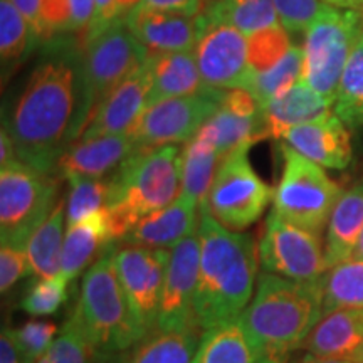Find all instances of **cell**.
I'll list each match as a JSON object with an SVG mask.
<instances>
[{
    "label": "cell",
    "instance_id": "obj_31",
    "mask_svg": "<svg viewBox=\"0 0 363 363\" xmlns=\"http://www.w3.org/2000/svg\"><path fill=\"white\" fill-rule=\"evenodd\" d=\"M303 67H305V52L299 45L293 44L289 51L284 54V57L274 66H271L269 69H249L239 88L252 93L262 106L272 98L279 96L286 89L299 83L303 79Z\"/></svg>",
    "mask_w": 363,
    "mask_h": 363
},
{
    "label": "cell",
    "instance_id": "obj_13",
    "mask_svg": "<svg viewBox=\"0 0 363 363\" xmlns=\"http://www.w3.org/2000/svg\"><path fill=\"white\" fill-rule=\"evenodd\" d=\"M170 252L167 249L118 246L115 264L143 335L157 331Z\"/></svg>",
    "mask_w": 363,
    "mask_h": 363
},
{
    "label": "cell",
    "instance_id": "obj_17",
    "mask_svg": "<svg viewBox=\"0 0 363 363\" xmlns=\"http://www.w3.org/2000/svg\"><path fill=\"white\" fill-rule=\"evenodd\" d=\"M281 140L299 155L306 157L323 169L343 170L352 163L350 131L335 113L310 123L294 126L286 131Z\"/></svg>",
    "mask_w": 363,
    "mask_h": 363
},
{
    "label": "cell",
    "instance_id": "obj_41",
    "mask_svg": "<svg viewBox=\"0 0 363 363\" xmlns=\"http://www.w3.org/2000/svg\"><path fill=\"white\" fill-rule=\"evenodd\" d=\"M71 4L69 0H43L40 2L39 29L34 35L33 48H43L59 35L69 34Z\"/></svg>",
    "mask_w": 363,
    "mask_h": 363
},
{
    "label": "cell",
    "instance_id": "obj_52",
    "mask_svg": "<svg viewBox=\"0 0 363 363\" xmlns=\"http://www.w3.org/2000/svg\"><path fill=\"white\" fill-rule=\"evenodd\" d=\"M294 363H353V362L338 360V358H318V357L310 355V353H306L305 357H301L298 362H294Z\"/></svg>",
    "mask_w": 363,
    "mask_h": 363
},
{
    "label": "cell",
    "instance_id": "obj_20",
    "mask_svg": "<svg viewBox=\"0 0 363 363\" xmlns=\"http://www.w3.org/2000/svg\"><path fill=\"white\" fill-rule=\"evenodd\" d=\"M201 207L184 195L169 207L153 212L136 224L120 246H138L148 249H174L177 244L199 230Z\"/></svg>",
    "mask_w": 363,
    "mask_h": 363
},
{
    "label": "cell",
    "instance_id": "obj_24",
    "mask_svg": "<svg viewBox=\"0 0 363 363\" xmlns=\"http://www.w3.org/2000/svg\"><path fill=\"white\" fill-rule=\"evenodd\" d=\"M363 345V308H342L326 313L301 348L318 358L350 360Z\"/></svg>",
    "mask_w": 363,
    "mask_h": 363
},
{
    "label": "cell",
    "instance_id": "obj_1",
    "mask_svg": "<svg viewBox=\"0 0 363 363\" xmlns=\"http://www.w3.org/2000/svg\"><path fill=\"white\" fill-rule=\"evenodd\" d=\"M93 113L84 71L83 40L65 35L43 45V54L4 115L21 162L56 174L61 157L83 135Z\"/></svg>",
    "mask_w": 363,
    "mask_h": 363
},
{
    "label": "cell",
    "instance_id": "obj_44",
    "mask_svg": "<svg viewBox=\"0 0 363 363\" xmlns=\"http://www.w3.org/2000/svg\"><path fill=\"white\" fill-rule=\"evenodd\" d=\"M211 0H142L140 6L162 12L184 13L189 17H199L206 11Z\"/></svg>",
    "mask_w": 363,
    "mask_h": 363
},
{
    "label": "cell",
    "instance_id": "obj_27",
    "mask_svg": "<svg viewBox=\"0 0 363 363\" xmlns=\"http://www.w3.org/2000/svg\"><path fill=\"white\" fill-rule=\"evenodd\" d=\"M66 229V202L59 201L52 214L39 225L27 242L30 274H34L35 279L54 278L61 272Z\"/></svg>",
    "mask_w": 363,
    "mask_h": 363
},
{
    "label": "cell",
    "instance_id": "obj_46",
    "mask_svg": "<svg viewBox=\"0 0 363 363\" xmlns=\"http://www.w3.org/2000/svg\"><path fill=\"white\" fill-rule=\"evenodd\" d=\"M120 19L121 17L120 13H118L116 0H94V17H93V22H91L88 33L101 29V27Z\"/></svg>",
    "mask_w": 363,
    "mask_h": 363
},
{
    "label": "cell",
    "instance_id": "obj_29",
    "mask_svg": "<svg viewBox=\"0 0 363 363\" xmlns=\"http://www.w3.org/2000/svg\"><path fill=\"white\" fill-rule=\"evenodd\" d=\"M197 135L211 143L222 158L244 142L264 140L261 115L244 116L225 106H219Z\"/></svg>",
    "mask_w": 363,
    "mask_h": 363
},
{
    "label": "cell",
    "instance_id": "obj_18",
    "mask_svg": "<svg viewBox=\"0 0 363 363\" xmlns=\"http://www.w3.org/2000/svg\"><path fill=\"white\" fill-rule=\"evenodd\" d=\"M125 22L150 56L192 51L199 39V17L184 13L136 6L125 17Z\"/></svg>",
    "mask_w": 363,
    "mask_h": 363
},
{
    "label": "cell",
    "instance_id": "obj_11",
    "mask_svg": "<svg viewBox=\"0 0 363 363\" xmlns=\"http://www.w3.org/2000/svg\"><path fill=\"white\" fill-rule=\"evenodd\" d=\"M259 264L264 272L294 281H316L328 271L321 235L283 219L267 216L259 240Z\"/></svg>",
    "mask_w": 363,
    "mask_h": 363
},
{
    "label": "cell",
    "instance_id": "obj_43",
    "mask_svg": "<svg viewBox=\"0 0 363 363\" xmlns=\"http://www.w3.org/2000/svg\"><path fill=\"white\" fill-rule=\"evenodd\" d=\"M30 274L27 247L0 244V291H11L17 281Z\"/></svg>",
    "mask_w": 363,
    "mask_h": 363
},
{
    "label": "cell",
    "instance_id": "obj_55",
    "mask_svg": "<svg viewBox=\"0 0 363 363\" xmlns=\"http://www.w3.org/2000/svg\"><path fill=\"white\" fill-rule=\"evenodd\" d=\"M38 363H51V362H48V360H44V358H40Z\"/></svg>",
    "mask_w": 363,
    "mask_h": 363
},
{
    "label": "cell",
    "instance_id": "obj_22",
    "mask_svg": "<svg viewBox=\"0 0 363 363\" xmlns=\"http://www.w3.org/2000/svg\"><path fill=\"white\" fill-rule=\"evenodd\" d=\"M116 246L108 224L106 211L96 212L88 219L67 225L59 274L71 283L79 278L84 269H89L104 252Z\"/></svg>",
    "mask_w": 363,
    "mask_h": 363
},
{
    "label": "cell",
    "instance_id": "obj_26",
    "mask_svg": "<svg viewBox=\"0 0 363 363\" xmlns=\"http://www.w3.org/2000/svg\"><path fill=\"white\" fill-rule=\"evenodd\" d=\"M363 230V180L345 190L331 212L326 225L325 261L331 269L352 259Z\"/></svg>",
    "mask_w": 363,
    "mask_h": 363
},
{
    "label": "cell",
    "instance_id": "obj_45",
    "mask_svg": "<svg viewBox=\"0 0 363 363\" xmlns=\"http://www.w3.org/2000/svg\"><path fill=\"white\" fill-rule=\"evenodd\" d=\"M71 24L69 34L83 40L94 17V0H69Z\"/></svg>",
    "mask_w": 363,
    "mask_h": 363
},
{
    "label": "cell",
    "instance_id": "obj_16",
    "mask_svg": "<svg viewBox=\"0 0 363 363\" xmlns=\"http://www.w3.org/2000/svg\"><path fill=\"white\" fill-rule=\"evenodd\" d=\"M150 88H152V79L147 66L143 65L131 78L118 86L94 108L79 140L131 133L147 110Z\"/></svg>",
    "mask_w": 363,
    "mask_h": 363
},
{
    "label": "cell",
    "instance_id": "obj_2",
    "mask_svg": "<svg viewBox=\"0 0 363 363\" xmlns=\"http://www.w3.org/2000/svg\"><path fill=\"white\" fill-rule=\"evenodd\" d=\"M201 266L195 293V323L202 331L238 320L251 303L257 284L259 244L247 233L227 229L201 207Z\"/></svg>",
    "mask_w": 363,
    "mask_h": 363
},
{
    "label": "cell",
    "instance_id": "obj_48",
    "mask_svg": "<svg viewBox=\"0 0 363 363\" xmlns=\"http://www.w3.org/2000/svg\"><path fill=\"white\" fill-rule=\"evenodd\" d=\"M11 2L19 9V12L26 17L27 24L30 27V34L34 35L39 29V17H40V2L43 0H11ZM33 40H30V48H33Z\"/></svg>",
    "mask_w": 363,
    "mask_h": 363
},
{
    "label": "cell",
    "instance_id": "obj_8",
    "mask_svg": "<svg viewBox=\"0 0 363 363\" xmlns=\"http://www.w3.org/2000/svg\"><path fill=\"white\" fill-rule=\"evenodd\" d=\"M59 180L17 160L0 170V240L27 247L30 235L52 214Z\"/></svg>",
    "mask_w": 363,
    "mask_h": 363
},
{
    "label": "cell",
    "instance_id": "obj_54",
    "mask_svg": "<svg viewBox=\"0 0 363 363\" xmlns=\"http://www.w3.org/2000/svg\"><path fill=\"white\" fill-rule=\"evenodd\" d=\"M352 362H353V363H363V345H362L360 350H358V352L355 353V357L352 358Z\"/></svg>",
    "mask_w": 363,
    "mask_h": 363
},
{
    "label": "cell",
    "instance_id": "obj_42",
    "mask_svg": "<svg viewBox=\"0 0 363 363\" xmlns=\"http://www.w3.org/2000/svg\"><path fill=\"white\" fill-rule=\"evenodd\" d=\"M326 4L321 0H274L279 24L289 34L306 33Z\"/></svg>",
    "mask_w": 363,
    "mask_h": 363
},
{
    "label": "cell",
    "instance_id": "obj_36",
    "mask_svg": "<svg viewBox=\"0 0 363 363\" xmlns=\"http://www.w3.org/2000/svg\"><path fill=\"white\" fill-rule=\"evenodd\" d=\"M30 27L11 0H0V57L2 66L11 67L30 51Z\"/></svg>",
    "mask_w": 363,
    "mask_h": 363
},
{
    "label": "cell",
    "instance_id": "obj_23",
    "mask_svg": "<svg viewBox=\"0 0 363 363\" xmlns=\"http://www.w3.org/2000/svg\"><path fill=\"white\" fill-rule=\"evenodd\" d=\"M145 66L152 79L147 108L170 98L192 96L212 89L203 83L192 51L155 54L148 57Z\"/></svg>",
    "mask_w": 363,
    "mask_h": 363
},
{
    "label": "cell",
    "instance_id": "obj_6",
    "mask_svg": "<svg viewBox=\"0 0 363 363\" xmlns=\"http://www.w3.org/2000/svg\"><path fill=\"white\" fill-rule=\"evenodd\" d=\"M363 33V12L326 4L305 33L303 81L335 101L355 45Z\"/></svg>",
    "mask_w": 363,
    "mask_h": 363
},
{
    "label": "cell",
    "instance_id": "obj_25",
    "mask_svg": "<svg viewBox=\"0 0 363 363\" xmlns=\"http://www.w3.org/2000/svg\"><path fill=\"white\" fill-rule=\"evenodd\" d=\"M202 330L153 331L133 347L111 355L94 357L93 363H192Z\"/></svg>",
    "mask_w": 363,
    "mask_h": 363
},
{
    "label": "cell",
    "instance_id": "obj_28",
    "mask_svg": "<svg viewBox=\"0 0 363 363\" xmlns=\"http://www.w3.org/2000/svg\"><path fill=\"white\" fill-rule=\"evenodd\" d=\"M222 157L211 143L195 135L182 148V192L185 199L202 207L207 202Z\"/></svg>",
    "mask_w": 363,
    "mask_h": 363
},
{
    "label": "cell",
    "instance_id": "obj_37",
    "mask_svg": "<svg viewBox=\"0 0 363 363\" xmlns=\"http://www.w3.org/2000/svg\"><path fill=\"white\" fill-rule=\"evenodd\" d=\"M291 38L283 26L267 27L247 38V61L252 71H264L284 57L291 48Z\"/></svg>",
    "mask_w": 363,
    "mask_h": 363
},
{
    "label": "cell",
    "instance_id": "obj_19",
    "mask_svg": "<svg viewBox=\"0 0 363 363\" xmlns=\"http://www.w3.org/2000/svg\"><path fill=\"white\" fill-rule=\"evenodd\" d=\"M135 140L130 133L108 135L93 140H79L66 150L57 165L65 179L88 177L108 179L135 153Z\"/></svg>",
    "mask_w": 363,
    "mask_h": 363
},
{
    "label": "cell",
    "instance_id": "obj_9",
    "mask_svg": "<svg viewBox=\"0 0 363 363\" xmlns=\"http://www.w3.org/2000/svg\"><path fill=\"white\" fill-rule=\"evenodd\" d=\"M254 143L244 142L222 158L206 202L222 225L238 233L256 224L274 199V192L249 162V150Z\"/></svg>",
    "mask_w": 363,
    "mask_h": 363
},
{
    "label": "cell",
    "instance_id": "obj_4",
    "mask_svg": "<svg viewBox=\"0 0 363 363\" xmlns=\"http://www.w3.org/2000/svg\"><path fill=\"white\" fill-rule=\"evenodd\" d=\"M182 192V148L140 150L110 177L106 217L120 246L143 217L174 203Z\"/></svg>",
    "mask_w": 363,
    "mask_h": 363
},
{
    "label": "cell",
    "instance_id": "obj_3",
    "mask_svg": "<svg viewBox=\"0 0 363 363\" xmlns=\"http://www.w3.org/2000/svg\"><path fill=\"white\" fill-rule=\"evenodd\" d=\"M323 318L321 278L294 281L262 272L249 306L239 316L254 363H291L294 350Z\"/></svg>",
    "mask_w": 363,
    "mask_h": 363
},
{
    "label": "cell",
    "instance_id": "obj_47",
    "mask_svg": "<svg viewBox=\"0 0 363 363\" xmlns=\"http://www.w3.org/2000/svg\"><path fill=\"white\" fill-rule=\"evenodd\" d=\"M0 363H22L16 330L4 326L0 333Z\"/></svg>",
    "mask_w": 363,
    "mask_h": 363
},
{
    "label": "cell",
    "instance_id": "obj_53",
    "mask_svg": "<svg viewBox=\"0 0 363 363\" xmlns=\"http://www.w3.org/2000/svg\"><path fill=\"white\" fill-rule=\"evenodd\" d=\"M352 259L363 261V230H362L360 238H358L357 247H355V251H353V256H352Z\"/></svg>",
    "mask_w": 363,
    "mask_h": 363
},
{
    "label": "cell",
    "instance_id": "obj_34",
    "mask_svg": "<svg viewBox=\"0 0 363 363\" xmlns=\"http://www.w3.org/2000/svg\"><path fill=\"white\" fill-rule=\"evenodd\" d=\"M333 111L348 128H363V33L343 71Z\"/></svg>",
    "mask_w": 363,
    "mask_h": 363
},
{
    "label": "cell",
    "instance_id": "obj_40",
    "mask_svg": "<svg viewBox=\"0 0 363 363\" xmlns=\"http://www.w3.org/2000/svg\"><path fill=\"white\" fill-rule=\"evenodd\" d=\"M59 328L52 321L30 320L16 330L22 363H38L56 340Z\"/></svg>",
    "mask_w": 363,
    "mask_h": 363
},
{
    "label": "cell",
    "instance_id": "obj_49",
    "mask_svg": "<svg viewBox=\"0 0 363 363\" xmlns=\"http://www.w3.org/2000/svg\"><path fill=\"white\" fill-rule=\"evenodd\" d=\"M17 160H19V157H17L16 145H13L12 138L9 136L7 131L2 130L0 131V165H11V163Z\"/></svg>",
    "mask_w": 363,
    "mask_h": 363
},
{
    "label": "cell",
    "instance_id": "obj_12",
    "mask_svg": "<svg viewBox=\"0 0 363 363\" xmlns=\"http://www.w3.org/2000/svg\"><path fill=\"white\" fill-rule=\"evenodd\" d=\"M222 91L212 88L206 93L170 98L148 106L130 133L135 140V152L189 143L219 110Z\"/></svg>",
    "mask_w": 363,
    "mask_h": 363
},
{
    "label": "cell",
    "instance_id": "obj_14",
    "mask_svg": "<svg viewBox=\"0 0 363 363\" xmlns=\"http://www.w3.org/2000/svg\"><path fill=\"white\" fill-rule=\"evenodd\" d=\"M199 71L203 83L214 89H233L247 76V39L229 22L202 13L195 44Z\"/></svg>",
    "mask_w": 363,
    "mask_h": 363
},
{
    "label": "cell",
    "instance_id": "obj_33",
    "mask_svg": "<svg viewBox=\"0 0 363 363\" xmlns=\"http://www.w3.org/2000/svg\"><path fill=\"white\" fill-rule=\"evenodd\" d=\"M323 315L342 308H363V261L348 259L321 276Z\"/></svg>",
    "mask_w": 363,
    "mask_h": 363
},
{
    "label": "cell",
    "instance_id": "obj_39",
    "mask_svg": "<svg viewBox=\"0 0 363 363\" xmlns=\"http://www.w3.org/2000/svg\"><path fill=\"white\" fill-rule=\"evenodd\" d=\"M67 284L61 274L38 279L22 299V310L30 316L54 315L67 301Z\"/></svg>",
    "mask_w": 363,
    "mask_h": 363
},
{
    "label": "cell",
    "instance_id": "obj_32",
    "mask_svg": "<svg viewBox=\"0 0 363 363\" xmlns=\"http://www.w3.org/2000/svg\"><path fill=\"white\" fill-rule=\"evenodd\" d=\"M203 13L229 22L246 38L279 26L274 0H212Z\"/></svg>",
    "mask_w": 363,
    "mask_h": 363
},
{
    "label": "cell",
    "instance_id": "obj_56",
    "mask_svg": "<svg viewBox=\"0 0 363 363\" xmlns=\"http://www.w3.org/2000/svg\"><path fill=\"white\" fill-rule=\"evenodd\" d=\"M211 2H212V0H211Z\"/></svg>",
    "mask_w": 363,
    "mask_h": 363
},
{
    "label": "cell",
    "instance_id": "obj_10",
    "mask_svg": "<svg viewBox=\"0 0 363 363\" xmlns=\"http://www.w3.org/2000/svg\"><path fill=\"white\" fill-rule=\"evenodd\" d=\"M84 71L93 110L142 67L150 54L131 34L125 19L83 38Z\"/></svg>",
    "mask_w": 363,
    "mask_h": 363
},
{
    "label": "cell",
    "instance_id": "obj_51",
    "mask_svg": "<svg viewBox=\"0 0 363 363\" xmlns=\"http://www.w3.org/2000/svg\"><path fill=\"white\" fill-rule=\"evenodd\" d=\"M140 4H142V0H116L118 13H120L121 19H125V17L128 16L136 6H140Z\"/></svg>",
    "mask_w": 363,
    "mask_h": 363
},
{
    "label": "cell",
    "instance_id": "obj_38",
    "mask_svg": "<svg viewBox=\"0 0 363 363\" xmlns=\"http://www.w3.org/2000/svg\"><path fill=\"white\" fill-rule=\"evenodd\" d=\"M44 360L51 363H93L94 350L88 340H86L83 330L79 328L78 321L69 313L65 325L59 330V337L49 348V352L43 357Z\"/></svg>",
    "mask_w": 363,
    "mask_h": 363
},
{
    "label": "cell",
    "instance_id": "obj_30",
    "mask_svg": "<svg viewBox=\"0 0 363 363\" xmlns=\"http://www.w3.org/2000/svg\"><path fill=\"white\" fill-rule=\"evenodd\" d=\"M192 363H254L251 345L239 318L203 330Z\"/></svg>",
    "mask_w": 363,
    "mask_h": 363
},
{
    "label": "cell",
    "instance_id": "obj_7",
    "mask_svg": "<svg viewBox=\"0 0 363 363\" xmlns=\"http://www.w3.org/2000/svg\"><path fill=\"white\" fill-rule=\"evenodd\" d=\"M283 152V174L274 190L272 211L291 224L318 235L328 225L342 189L318 163L299 155L288 145Z\"/></svg>",
    "mask_w": 363,
    "mask_h": 363
},
{
    "label": "cell",
    "instance_id": "obj_15",
    "mask_svg": "<svg viewBox=\"0 0 363 363\" xmlns=\"http://www.w3.org/2000/svg\"><path fill=\"white\" fill-rule=\"evenodd\" d=\"M199 266H201V239L197 230L170 249L157 330L185 331L199 328L194 313Z\"/></svg>",
    "mask_w": 363,
    "mask_h": 363
},
{
    "label": "cell",
    "instance_id": "obj_5",
    "mask_svg": "<svg viewBox=\"0 0 363 363\" xmlns=\"http://www.w3.org/2000/svg\"><path fill=\"white\" fill-rule=\"evenodd\" d=\"M116 247L104 252L86 272L78 303L71 311L94 357L126 350L145 337L118 278Z\"/></svg>",
    "mask_w": 363,
    "mask_h": 363
},
{
    "label": "cell",
    "instance_id": "obj_21",
    "mask_svg": "<svg viewBox=\"0 0 363 363\" xmlns=\"http://www.w3.org/2000/svg\"><path fill=\"white\" fill-rule=\"evenodd\" d=\"M335 101L325 98L305 81H299L279 96L261 106V125L264 138H283L294 126L310 123L331 115Z\"/></svg>",
    "mask_w": 363,
    "mask_h": 363
},
{
    "label": "cell",
    "instance_id": "obj_50",
    "mask_svg": "<svg viewBox=\"0 0 363 363\" xmlns=\"http://www.w3.org/2000/svg\"><path fill=\"white\" fill-rule=\"evenodd\" d=\"M321 2L328 4L331 7L350 9V11L363 12V0H321Z\"/></svg>",
    "mask_w": 363,
    "mask_h": 363
},
{
    "label": "cell",
    "instance_id": "obj_35",
    "mask_svg": "<svg viewBox=\"0 0 363 363\" xmlns=\"http://www.w3.org/2000/svg\"><path fill=\"white\" fill-rule=\"evenodd\" d=\"M69 195L66 201L67 225L88 219L96 212L106 211L110 197V177L108 179H88V177H71Z\"/></svg>",
    "mask_w": 363,
    "mask_h": 363
}]
</instances>
